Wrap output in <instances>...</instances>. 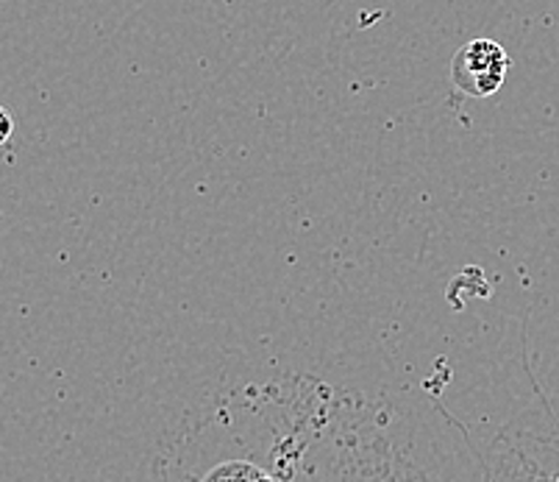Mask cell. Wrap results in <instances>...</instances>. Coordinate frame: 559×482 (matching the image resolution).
Listing matches in <instances>:
<instances>
[{"mask_svg": "<svg viewBox=\"0 0 559 482\" xmlns=\"http://www.w3.org/2000/svg\"><path fill=\"white\" fill-rule=\"evenodd\" d=\"M257 482H276V480H271V477L264 474V471H259V477H257Z\"/></svg>", "mask_w": 559, "mask_h": 482, "instance_id": "3", "label": "cell"}, {"mask_svg": "<svg viewBox=\"0 0 559 482\" xmlns=\"http://www.w3.org/2000/svg\"><path fill=\"white\" fill-rule=\"evenodd\" d=\"M510 70V56L492 39H474L462 45L451 59V84L462 95L471 98H487L501 90Z\"/></svg>", "mask_w": 559, "mask_h": 482, "instance_id": "1", "label": "cell"}, {"mask_svg": "<svg viewBox=\"0 0 559 482\" xmlns=\"http://www.w3.org/2000/svg\"><path fill=\"white\" fill-rule=\"evenodd\" d=\"M12 131H14L12 115H9V111L3 109V106H0V145L9 143V137H12Z\"/></svg>", "mask_w": 559, "mask_h": 482, "instance_id": "2", "label": "cell"}]
</instances>
